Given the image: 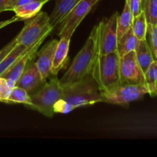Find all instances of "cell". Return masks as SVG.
Returning a JSON list of instances; mask_svg holds the SVG:
<instances>
[{"instance_id":"cell-1","label":"cell","mask_w":157,"mask_h":157,"mask_svg":"<svg viewBox=\"0 0 157 157\" xmlns=\"http://www.w3.org/2000/svg\"><path fill=\"white\" fill-rule=\"evenodd\" d=\"M98 55V25H96L84 45L77 54L69 68L59 80L61 86L81 81L90 75Z\"/></svg>"},{"instance_id":"cell-2","label":"cell","mask_w":157,"mask_h":157,"mask_svg":"<svg viewBox=\"0 0 157 157\" xmlns=\"http://www.w3.org/2000/svg\"><path fill=\"white\" fill-rule=\"evenodd\" d=\"M121 57L117 52L97 57L90 75L98 84L101 92H107L121 84L120 73Z\"/></svg>"},{"instance_id":"cell-3","label":"cell","mask_w":157,"mask_h":157,"mask_svg":"<svg viewBox=\"0 0 157 157\" xmlns=\"http://www.w3.org/2000/svg\"><path fill=\"white\" fill-rule=\"evenodd\" d=\"M62 87V99L70 104L73 110L102 102L101 90L90 74L81 81Z\"/></svg>"},{"instance_id":"cell-4","label":"cell","mask_w":157,"mask_h":157,"mask_svg":"<svg viewBox=\"0 0 157 157\" xmlns=\"http://www.w3.org/2000/svg\"><path fill=\"white\" fill-rule=\"evenodd\" d=\"M32 105L29 108L37 110L47 117H52L55 114L54 105L63 97V87L56 76L45 82L37 91L29 94Z\"/></svg>"},{"instance_id":"cell-5","label":"cell","mask_w":157,"mask_h":157,"mask_svg":"<svg viewBox=\"0 0 157 157\" xmlns=\"http://www.w3.org/2000/svg\"><path fill=\"white\" fill-rule=\"evenodd\" d=\"M53 29L49 15L44 12H40L33 18L25 20L24 27L16 35L17 44L31 48L38 41H44Z\"/></svg>"},{"instance_id":"cell-6","label":"cell","mask_w":157,"mask_h":157,"mask_svg":"<svg viewBox=\"0 0 157 157\" xmlns=\"http://www.w3.org/2000/svg\"><path fill=\"white\" fill-rule=\"evenodd\" d=\"M149 94L145 84H121L107 92H101L102 102L117 105H127Z\"/></svg>"},{"instance_id":"cell-7","label":"cell","mask_w":157,"mask_h":157,"mask_svg":"<svg viewBox=\"0 0 157 157\" xmlns=\"http://www.w3.org/2000/svg\"><path fill=\"white\" fill-rule=\"evenodd\" d=\"M117 17L116 12L98 24V54L105 55L117 51Z\"/></svg>"},{"instance_id":"cell-8","label":"cell","mask_w":157,"mask_h":157,"mask_svg":"<svg viewBox=\"0 0 157 157\" xmlns=\"http://www.w3.org/2000/svg\"><path fill=\"white\" fill-rule=\"evenodd\" d=\"M99 0H80L65 19L59 25L58 36L71 38L75 30Z\"/></svg>"},{"instance_id":"cell-9","label":"cell","mask_w":157,"mask_h":157,"mask_svg":"<svg viewBox=\"0 0 157 157\" xmlns=\"http://www.w3.org/2000/svg\"><path fill=\"white\" fill-rule=\"evenodd\" d=\"M120 73L121 84H145V75L138 64L134 51L121 58Z\"/></svg>"},{"instance_id":"cell-10","label":"cell","mask_w":157,"mask_h":157,"mask_svg":"<svg viewBox=\"0 0 157 157\" xmlns=\"http://www.w3.org/2000/svg\"><path fill=\"white\" fill-rule=\"evenodd\" d=\"M34 59L28 63L24 71L16 82V86L25 90L29 94L38 90L45 83Z\"/></svg>"},{"instance_id":"cell-11","label":"cell","mask_w":157,"mask_h":157,"mask_svg":"<svg viewBox=\"0 0 157 157\" xmlns=\"http://www.w3.org/2000/svg\"><path fill=\"white\" fill-rule=\"evenodd\" d=\"M42 41H38L35 45L29 48L21 56H20L15 61V63L4 74L1 75V77L6 78V79L11 80V81L16 83L18 80L19 79L22 72L24 71L28 63L31 60L36 58L37 53H38V49L41 44Z\"/></svg>"},{"instance_id":"cell-12","label":"cell","mask_w":157,"mask_h":157,"mask_svg":"<svg viewBox=\"0 0 157 157\" xmlns=\"http://www.w3.org/2000/svg\"><path fill=\"white\" fill-rule=\"evenodd\" d=\"M58 40L53 39L49 41L37 53L38 58L35 61L37 67L42 76L43 79L46 80L52 75V65L53 62L54 55L58 46Z\"/></svg>"},{"instance_id":"cell-13","label":"cell","mask_w":157,"mask_h":157,"mask_svg":"<svg viewBox=\"0 0 157 157\" xmlns=\"http://www.w3.org/2000/svg\"><path fill=\"white\" fill-rule=\"evenodd\" d=\"M71 38L62 37L58 41V46L54 55L53 62L52 65V75L57 76L61 70L64 68L68 60L69 46H70Z\"/></svg>"},{"instance_id":"cell-14","label":"cell","mask_w":157,"mask_h":157,"mask_svg":"<svg viewBox=\"0 0 157 157\" xmlns=\"http://www.w3.org/2000/svg\"><path fill=\"white\" fill-rule=\"evenodd\" d=\"M79 1L80 0H56L55 8L52 14L49 15V21L54 29L65 19Z\"/></svg>"},{"instance_id":"cell-15","label":"cell","mask_w":157,"mask_h":157,"mask_svg":"<svg viewBox=\"0 0 157 157\" xmlns=\"http://www.w3.org/2000/svg\"><path fill=\"white\" fill-rule=\"evenodd\" d=\"M134 52L138 64L142 69L143 72L145 74L154 61L153 54L147 39L138 41Z\"/></svg>"},{"instance_id":"cell-16","label":"cell","mask_w":157,"mask_h":157,"mask_svg":"<svg viewBox=\"0 0 157 157\" xmlns=\"http://www.w3.org/2000/svg\"><path fill=\"white\" fill-rule=\"evenodd\" d=\"M45 3V2L43 1L27 3V4L16 6L12 11L15 12V16L19 19V21H25L38 15Z\"/></svg>"},{"instance_id":"cell-17","label":"cell","mask_w":157,"mask_h":157,"mask_svg":"<svg viewBox=\"0 0 157 157\" xmlns=\"http://www.w3.org/2000/svg\"><path fill=\"white\" fill-rule=\"evenodd\" d=\"M139 40L135 36L132 28H130L124 35L118 38L117 51L120 57H123L130 52L135 51Z\"/></svg>"},{"instance_id":"cell-18","label":"cell","mask_w":157,"mask_h":157,"mask_svg":"<svg viewBox=\"0 0 157 157\" xmlns=\"http://www.w3.org/2000/svg\"><path fill=\"white\" fill-rule=\"evenodd\" d=\"M133 15L130 9L128 2L125 0L124 10L121 15H118L117 17V37L121 38L131 28L133 23Z\"/></svg>"},{"instance_id":"cell-19","label":"cell","mask_w":157,"mask_h":157,"mask_svg":"<svg viewBox=\"0 0 157 157\" xmlns=\"http://www.w3.org/2000/svg\"><path fill=\"white\" fill-rule=\"evenodd\" d=\"M29 48H26L21 44H17L13 49L8 54L7 56L0 63V77L2 74H4L15 61L23 55Z\"/></svg>"},{"instance_id":"cell-20","label":"cell","mask_w":157,"mask_h":157,"mask_svg":"<svg viewBox=\"0 0 157 157\" xmlns=\"http://www.w3.org/2000/svg\"><path fill=\"white\" fill-rule=\"evenodd\" d=\"M6 104H21L27 107H30L32 105V99L29 94L21 87L15 86L12 89L9 98L6 100Z\"/></svg>"},{"instance_id":"cell-21","label":"cell","mask_w":157,"mask_h":157,"mask_svg":"<svg viewBox=\"0 0 157 157\" xmlns=\"http://www.w3.org/2000/svg\"><path fill=\"white\" fill-rule=\"evenodd\" d=\"M135 36L139 41L147 39V21L146 15L143 11L136 16L133 17L131 26Z\"/></svg>"},{"instance_id":"cell-22","label":"cell","mask_w":157,"mask_h":157,"mask_svg":"<svg viewBox=\"0 0 157 157\" xmlns=\"http://www.w3.org/2000/svg\"><path fill=\"white\" fill-rule=\"evenodd\" d=\"M141 9L146 15L147 25H157V0H142Z\"/></svg>"},{"instance_id":"cell-23","label":"cell","mask_w":157,"mask_h":157,"mask_svg":"<svg viewBox=\"0 0 157 157\" xmlns=\"http://www.w3.org/2000/svg\"><path fill=\"white\" fill-rule=\"evenodd\" d=\"M144 75L145 85L148 88L149 94L151 97H155V84L157 78V61H153Z\"/></svg>"},{"instance_id":"cell-24","label":"cell","mask_w":157,"mask_h":157,"mask_svg":"<svg viewBox=\"0 0 157 157\" xmlns=\"http://www.w3.org/2000/svg\"><path fill=\"white\" fill-rule=\"evenodd\" d=\"M147 41L150 48L153 58L157 61V25H147Z\"/></svg>"},{"instance_id":"cell-25","label":"cell","mask_w":157,"mask_h":157,"mask_svg":"<svg viewBox=\"0 0 157 157\" xmlns=\"http://www.w3.org/2000/svg\"><path fill=\"white\" fill-rule=\"evenodd\" d=\"M16 86V83L11 80L0 77V102L5 103L9 98L12 89Z\"/></svg>"},{"instance_id":"cell-26","label":"cell","mask_w":157,"mask_h":157,"mask_svg":"<svg viewBox=\"0 0 157 157\" xmlns=\"http://www.w3.org/2000/svg\"><path fill=\"white\" fill-rule=\"evenodd\" d=\"M73 110L70 104H67L64 99H60L57 101L54 105V111L55 113H62V114H67V113L71 112Z\"/></svg>"},{"instance_id":"cell-27","label":"cell","mask_w":157,"mask_h":157,"mask_svg":"<svg viewBox=\"0 0 157 157\" xmlns=\"http://www.w3.org/2000/svg\"><path fill=\"white\" fill-rule=\"evenodd\" d=\"M17 44V37L15 36L9 44H6L4 48L0 50V63L2 62L3 59L8 55V54L15 48V46Z\"/></svg>"},{"instance_id":"cell-28","label":"cell","mask_w":157,"mask_h":157,"mask_svg":"<svg viewBox=\"0 0 157 157\" xmlns=\"http://www.w3.org/2000/svg\"><path fill=\"white\" fill-rule=\"evenodd\" d=\"M130 6V9L133 12V17L136 16L141 12V5H142V0H126Z\"/></svg>"},{"instance_id":"cell-29","label":"cell","mask_w":157,"mask_h":157,"mask_svg":"<svg viewBox=\"0 0 157 157\" xmlns=\"http://www.w3.org/2000/svg\"><path fill=\"white\" fill-rule=\"evenodd\" d=\"M17 0H0V13L5 11H12Z\"/></svg>"},{"instance_id":"cell-30","label":"cell","mask_w":157,"mask_h":157,"mask_svg":"<svg viewBox=\"0 0 157 157\" xmlns=\"http://www.w3.org/2000/svg\"><path fill=\"white\" fill-rule=\"evenodd\" d=\"M19 21V19H18V18L15 15V16L12 17V18H10V19L6 20V21H0V29H2V28H4V27H6V26L12 24V23L16 22V21Z\"/></svg>"},{"instance_id":"cell-31","label":"cell","mask_w":157,"mask_h":157,"mask_svg":"<svg viewBox=\"0 0 157 157\" xmlns=\"http://www.w3.org/2000/svg\"><path fill=\"white\" fill-rule=\"evenodd\" d=\"M38 1H43L45 2H48L49 0H17L16 2H15V7L18 6H21V5L24 4H27V3H31V2H38Z\"/></svg>"},{"instance_id":"cell-32","label":"cell","mask_w":157,"mask_h":157,"mask_svg":"<svg viewBox=\"0 0 157 157\" xmlns=\"http://www.w3.org/2000/svg\"><path fill=\"white\" fill-rule=\"evenodd\" d=\"M157 96V78L156 81V84H155V97Z\"/></svg>"},{"instance_id":"cell-33","label":"cell","mask_w":157,"mask_h":157,"mask_svg":"<svg viewBox=\"0 0 157 157\" xmlns=\"http://www.w3.org/2000/svg\"><path fill=\"white\" fill-rule=\"evenodd\" d=\"M49 1H50V0H49Z\"/></svg>"}]
</instances>
